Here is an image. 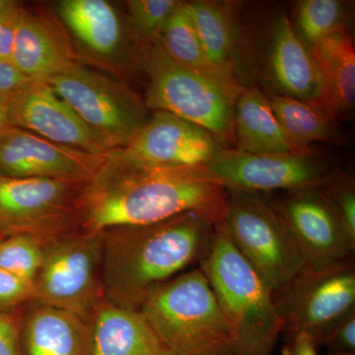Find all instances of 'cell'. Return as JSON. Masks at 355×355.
<instances>
[{"label":"cell","mask_w":355,"mask_h":355,"mask_svg":"<svg viewBox=\"0 0 355 355\" xmlns=\"http://www.w3.org/2000/svg\"><path fill=\"white\" fill-rule=\"evenodd\" d=\"M227 190L207 165L161 168L137 164L112 151L88 180L79 203L80 230L103 232L147 225L187 212L223 220Z\"/></svg>","instance_id":"6da1fadb"},{"label":"cell","mask_w":355,"mask_h":355,"mask_svg":"<svg viewBox=\"0 0 355 355\" xmlns=\"http://www.w3.org/2000/svg\"><path fill=\"white\" fill-rule=\"evenodd\" d=\"M216 222L187 212L147 225L103 231V291L112 304L139 310L147 298L209 252Z\"/></svg>","instance_id":"7a4b0ae2"},{"label":"cell","mask_w":355,"mask_h":355,"mask_svg":"<svg viewBox=\"0 0 355 355\" xmlns=\"http://www.w3.org/2000/svg\"><path fill=\"white\" fill-rule=\"evenodd\" d=\"M200 268L230 329L233 355H272L284 320L272 292L236 249L223 220L214 225Z\"/></svg>","instance_id":"3957f363"},{"label":"cell","mask_w":355,"mask_h":355,"mask_svg":"<svg viewBox=\"0 0 355 355\" xmlns=\"http://www.w3.org/2000/svg\"><path fill=\"white\" fill-rule=\"evenodd\" d=\"M139 311L176 355H233L230 329L200 268L159 287Z\"/></svg>","instance_id":"277c9868"},{"label":"cell","mask_w":355,"mask_h":355,"mask_svg":"<svg viewBox=\"0 0 355 355\" xmlns=\"http://www.w3.org/2000/svg\"><path fill=\"white\" fill-rule=\"evenodd\" d=\"M144 67L148 77L147 109L195 123L224 146L234 140V108L239 95L177 64L158 42L147 44Z\"/></svg>","instance_id":"5b68a950"},{"label":"cell","mask_w":355,"mask_h":355,"mask_svg":"<svg viewBox=\"0 0 355 355\" xmlns=\"http://www.w3.org/2000/svg\"><path fill=\"white\" fill-rule=\"evenodd\" d=\"M223 222L236 249L273 297L304 268L279 212L260 195L227 191Z\"/></svg>","instance_id":"8992f818"},{"label":"cell","mask_w":355,"mask_h":355,"mask_svg":"<svg viewBox=\"0 0 355 355\" xmlns=\"http://www.w3.org/2000/svg\"><path fill=\"white\" fill-rule=\"evenodd\" d=\"M103 232L78 231L44 245L32 302L90 319L105 299L101 261Z\"/></svg>","instance_id":"52a82bcc"},{"label":"cell","mask_w":355,"mask_h":355,"mask_svg":"<svg viewBox=\"0 0 355 355\" xmlns=\"http://www.w3.org/2000/svg\"><path fill=\"white\" fill-rule=\"evenodd\" d=\"M88 180L0 178V235L43 244L80 230L79 203Z\"/></svg>","instance_id":"ba28073f"},{"label":"cell","mask_w":355,"mask_h":355,"mask_svg":"<svg viewBox=\"0 0 355 355\" xmlns=\"http://www.w3.org/2000/svg\"><path fill=\"white\" fill-rule=\"evenodd\" d=\"M46 84L114 149L127 146L150 116L127 86L77 62Z\"/></svg>","instance_id":"9c48e42d"},{"label":"cell","mask_w":355,"mask_h":355,"mask_svg":"<svg viewBox=\"0 0 355 355\" xmlns=\"http://www.w3.org/2000/svg\"><path fill=\"white\" fill-rule=\"evenodd\" d=\"M275 301L287 335L306 333L319 347L326 334L355 310L354 263L323 270L305 266Z\"/></svg>","instance_id":"30bf717a"},{"label":"cell","mask_w":355,"mask_h":355,"mask_svg":"<svg viewBox=\"0 0 355 355\" xmlns=\"http://www.w3.org/2000/svg\"><path fill=\"white\" fill-rule=\"evenodd\" d=\"M207 167L226 190L254 195L320 188L331 176L312 154H254L225 148Z\"/></svg>","instance_id":"8fae6325"},{"label":"cell","mask_w":355,"mask_h":355,"mask_svg":"<svg viewBox=\"0 0 355 355\" xmlns=\"http://www.w3.org/2000/svg\"><path fill=\"white\" fill-rule=\"evenodd\" d=\"M306 266L331 268L352 260L355 243L349 239L323 189L289 191L272 202Z\"/></svg>","instance_id":"7c38bea8"},{"label":"cell","mask_w":355,"mask_h":355,"mask_svg":"<svg viewBox=\"0 0 355 355\" xmlns=\"http://www.w3.org/2000/svg\"><path fill=\"white\" fill-rule=\"evenodd\" d=\"M227 148L205 128L166 112H154L120 155L137 164L179 168L207 165Z\"/></svg>","instance_id":"4fadbf2b"},{"label":"cell","mask_w":355,"mask_h":355,"mask_svg":"<svg viewBox=\"0 0 355 355\" xmlns=\"http://www.w3.org/2000/svg\"><path fill=\"white\" fill-rule=\"evenodd\" d=\"M3 101L14 128L96 155L116 150L46 83H32Z\"/></svg>","instance_id":"5bb4252c"},{"label":"cell","mask_w":355,"mask_h":355,"mask_svg":"<svg viewBox=\"0 0 355 355\" xmlns=\"http://www.w3.org/2000/svg\"><path fill=\"white\" fill-rule=\"evenodd\" d=\"M108 154L85 153L12 128L0 135V178L89 180Z\"/></svg>","instance_id":"9a60e30c"},{"label":"cell","mask_w":355,"mask_h":355,"mask_svg":"<svg viewBox=\"0 0 355 355\" xmlns=\"http://www.w3.org/2000/svg\"><path fill=\"white\" fill-rule=\"evenodd\" d=\"M69 37L53 21L23 9L10 64L34 83H48L76 62Z\"/></svg>","instance_id":"2e32d148"},{"label":"cell","mask_w":355,"mask_h":355,"mask_svg":"<svg viewBox=\"0 0 355 355\" xmlns=\"http://www.w3.org/2000/svg\"><path fill=\"white\" fill-rule=\"evenodd\" d=\"M60 19L88 55L102 62H116L128 46L127 28L116 7L106 0H62Z\"/></svg>","instance_id":"e0dca14e"},{"label":"cell","mask_w":355,"mask_h":355,"mask_svg":"<svg viewBox=\"0 0 355 355\" xmlns=\"http://www.w3.org/2000/svg\"><path fill=\"white\" fill-rule=\"evenodd\" d=\"M22 355H91L87 320L51 306L31 302L21 323Z\"/></svg>","instance_id":"ac0fdd59"},{"label":"cell","mask_w":355,"mask_h":355,"mask_svg":"<svg viewBox=\"0 0 355 355\" xmlns=\"http://www.w3.org/2000/svg\"><path fill=\"white\" fill-rule=\"evenodd\" d=\"M89 323L91 355H176L139 310L120 307L103 299Z\"/></svg>","instance_id":"d6986e66"},{"label":"cell","mask_w":355,"mask_h":355,"mask_svg":"<svg viewBox=\"0 0 355 355\" xmlns=\"http://www.w3.org/2000/svg\"><path fill=\"white\" fill-rule=\"evenodd\" d=\"M268 62L280 95L320 102L321 79L316 62L286 15L279 16L273 26Z\"/></svg>","instance_id":"ffe728a7"},{"label":"cell","mask_w":355,"mask_h":355,"mask_svg":"<svg viewBox=\"0 0 355 355\" xmlns=\"http://www.w3.org/2000/svg\"><path fill=\"white\" fill-rule=\"evenodd\" d=\"M316 62L320 103L334 116L347 113L355 104V48L349 32L342 28L309 49Z\"/></svg>","instance_id":"44dd1931"},{"label":"cell","mask_w":355,"mask_h":355,"mask_svg":"<svg viewBox=\"0 0 355 355\" xmlns=\"http://www.w3.org/2000/svg\"><path fill=\"white\" fill-rule=\"evenodd\" d=\"M234 141L243 153H302L282 130L270 100L256 89L242 91L236 100Z\"/></svg>","instance_id":"7402d4cb"},{"label":"cell","mask_w":355,"mask_h":355,"mask_svg":"<svg viewBox=\"0 0 355 355\" xmlns=\"http://www.w3.org/2000/svg\"><path fill=\"white\" fill-rule=\"evenodd\" d=\"M157 42L177 64L236 94L242 92L238 81L229 78L209 62L184 2H181L166 21Z\"/></svg>","instance_id":"603a6c76"},{"label":"cell","mask_w":355,"mask_h":355,"mask_svg":"<svg viewBox=\"0 0 355 355\" xmlns=\"http://www.w3.org/2000/svg\"><path fill=\"white\" fill-rule=\"evenodd\" d=\"M184 4L209 62L222 73L237 81L234 76L237 30L230 8L212 1Z\"/></svg>","instance_id":"cb8c5ba5"},{"label":"cell","mask_w":355,"mask_h":355,"mask_svg":"<svg viewBox=\"0 0 355 355\" xmlns=\"http://www.w3.org/2000/svg\"><path fill=\"white\" fill-rule=\"evenodd\" d=\"M270 104L286 137L300 153L311 154V144L333 137L334 116L321 103L279 95Z\"/></svg>","instance_id":"d4e9b609"},{"label":"cell","mask_w":355,"mask_h":355,"mask_svg":"<svg viewBox=\"0 0 355 355\" xmlns=\"http://www.w3.org/2000/svg\"><path fill=\"white\" fill-rule=\"evenodd\" d=\"M345 6L338 0H304L298 6L296 33L308 49L343 28Z\"/></svg>","instance_id":"484cf974"},{"label":"cell","mask_w":355,"mask_h":355,"mask_svg":"<svg viewBox=\"0 0 355 355\" xmlns=\"http://www.w3.org/2000/svg\"><path fill=\"white\" fill-rule=\"evenodd\" d=\"M44 244L30 236L16 235L0 241V268L35 282L43 260Z\"/></svg>","instance_id":"4316f807"},{"label":"cell","mask_w":355,"mask_h":355,"mask_svg":"<svg viewBox=\"0 0 355 355\" xmlns=\"http://www.w3.org/2000/svg\"><path fill=\"white\" fill-rule=\"evenodd\" d=\"M181 1L177 0H130L127 2L135 36L146 44L158 41L166 21Z\"/></svg>","instance_id":"83f0119b"},{"label":"cell","mask_w":355,"mask_h":355,"mask_svg":"<svg viewBox=\"0 0 355 355\" xmlns=\"http://www.w3.org/2000/svg\"><path fill=\"white\" fill-rule=\"evenodd\" d=\"M331 200L334 209L343 230L350 240L355 243V191L354 186L349 182L336 180L331 176L329 181L321 187Z\"/></svg>","instance_id":"f1b7e54d"},{"label":"cell","mask_w":355,"mask_h":355,"mask_svg":"<svg viewBox=\"0 0 355 355\" xmlns=\"http://www.w3.org/2000/svg\"><path fill=\"white\" fill-rule=\"evenodd\" d=\"M34 299V282L0 268V312L22 309Z\"/></svg>","instance_id":"f546056e"},{"label":"cell","mask_w":355,"mask_h":355,"mask_svg":"<svg viewBox=\"0 0 355 355\" xmlns=\"http://www.w3.org/2000/svg\"><path fill=\"white\" fill-rule=\"evenodd\" d=\"M24 309L0 312V355H22L20 335Z\"/></svg>","instance_id":"4dcf8cb0"},{"label":"cell","mask_w":355,"mask_h":355,"mask_svg":"<svg viewBox=\"0 0 355 355\" xmlns=\"http://www.w3.org/2000/svg\"><path fill=\"white\" fill-rule=\"evenodd\" d=\"M331 352H355V310L331 329L322 340V345Z\"/></svg>","instance_id":"1f68e13d"},{"label":"cell","mask_w":355,"mask_h":355,"mask_svg":"<svg viewBox=\"0 0 355 355\" xmlns=\"http://www.w3.org/2000/svg\"><path fill=\"white\" fill-rule=\"evenodd\" d=\"M22 4L14 1L12 6L0 10V60L10 64L16 30L23 12Z\"/></svg>","instance_id":"d6a6232c"},{"label":"cell","mask_w":355,"mask_h":355,"mask_svg":"<svg viewBox=\"0 0 355 355\" xmlns=\"http://www.w3.org/2000/svg\"><path fill=\"white\" fill-rule=\"evenodd\" d=\"M34 81L23 76L12 64L0 60V98L11 97Z\"/></svg>","instance_id":"836d02e7"},{"label":"cell","mask_w":355,"mask_h":355,"mask_svg":"<svg viewBox=\"0 0 355 355\" xmlns=\"http://www.w3.org/2000/svg\"><path fill=\"white\" fill-rule=\"evenodd\" d=\"M316 343L307 334H291L287 335L282 355H318Z\"/></svg>","instance_id":"e575fe53"},{"label":"cell","mask_w":355,"mask_h":355,"mask_svg":"<svg viewBox=\"0 0 355 355\" xmlns=\"http://www.w3.org/2000/svg\"><path fill=\"white\" fill-rule=\"evenodd\" d=\"M14 128L11 123L10 116L7 110L6 102L0 98V135Z\"/></svg>","instance_id":"d590c367"},{"label":"cell","mask_w":355,"mask_h":355,"mask_svg":"<svg viewBox=\"0 0 355 355\" xmlns=\"http://www.w3.org/2000/svg\"><path fill=\"white\" fill-rule=\"evenodd\" d=\"M14 1L12 0H0V10L7 8L10 6H12Z\"/></svg>","instance_id":"8d00e7d4"},{"label":"cell","mask_w":355,"mask_h":355,"mask_svg":"<svg viewBox=\"0 0 355 355\" xmlns=\"http://www.w3.org/2000/svg\"><path fill=\"white\" fill-rule=\"evenodd\" d=\"M331 355H355V354H350V352H331Z\"/></svg>","instance_id":"74e56055"},{"label":"cell","mask_w":355,"mask_h":355,"mask_svg":"<svg viewBox=\"0 0 355 355\" xmlns=\"http://www.w3.org/2000/svg\"><path fill=\"white\" fill-rule=\"evenodd\" d=\"M2 239H3V237H1V235H0V241H1Z\"/></svg>","instance_id":"f35d334b"}]
</instances>
